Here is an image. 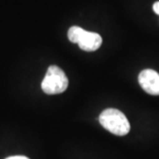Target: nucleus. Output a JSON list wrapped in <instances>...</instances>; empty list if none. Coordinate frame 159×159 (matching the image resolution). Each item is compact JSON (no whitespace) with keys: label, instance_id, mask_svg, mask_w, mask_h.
Here are the masks:
<instances>
[{"label":"nucleus","instance_id":"obj_1","mask_svg":"<svg viewBox=\"0 0 159 159\" xmlns=\"http://www.w3.org/2000/svg\"><path fill=\"white\" fill-rule=\"evenodd\" d=\"M99 123L104 129L115 135L123 136L130 131V123L126 116L117 109H107L99 115Z\"/></svg>","mask_w":159,"mask_h":159},{"label":"nucleus","instance_id":"obj_2","mask_svg":"<svg viewBox=\"0 0 159 159\" xmlns=\"http://www.w3.org/2000/svg\"><path fill=\"white\" fill-rule=\"evenodd\" d=\"M68 87V79L65 72L56 65L49 66L41 82V89L46 94L54 95L63 93Z\"/></svg>","mask_w":159,"mask_h":159},{"label":"nucleus","instance_id":"obj_3","mask_svg":"<svg viewBox=\"0 0 159 159\" xmlns=\"http://www.w3.org/2000/svg\"><path fill=\"white\" fill-rule=\"evenodd\" d=\"M68 39L72 43H78L79 47L86 52H93L102 44V39L96 32H90L79 26L69 28L67 33Z\"/></svg>","mask_w":159,"mask_h":159},{"label":"nucleus","instance_id":"obj_4","mask_svg":"<svg viewBox=\"0 0 159 159\" xmlns=\"http://www.w3.org/2000/svg\"><path fill=\"white\" fill-rule=\"evenodd\" d=\"M139 83L148 94L159 95V74L154 69H144L139 75Z\"/></svg>","mask_w":159,"mask_h":159},{"label":"nucleus","instance_id":"obj_5","mask_svg":"<svg viewBox=\"0 0 159 159\" xmlns=\"http://www.w3.org/2000/svg\"><path fill=\"white\" fill-rule=\"evenodd\" d=\"M153 11H154L155 14H157L159 16V1L155 2L153 4Z\"/></svg>","mask_w":159,"mask_h":159},{"label":"nucleus","instance_id":"obj_6","mask_svg":"<svg viewBox=\"0 0 159 159\" xmlns=\"http://www.w3.org/2000/svg\"><path fill=\"white\" fill-rule=\"evenodd\" d=\"M5 159H29V158L26 156H23V155H16V156H11Z\"/></svg>","mask_w":159,"mask_h":159}]
</instances>
